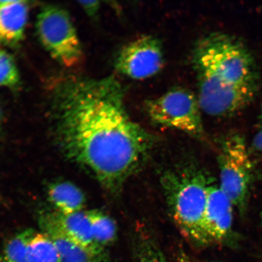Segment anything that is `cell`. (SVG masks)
<instances>
[{"instance_id":"cell-1","label":"cell","mask_w":262,"mask_h":262,"mask_svg":"<svg viewBox=\"0 0 262 262\" xmlns=\"http://www.w3.org/2000/svg\"><path fill=\"white\" fill-rule=\"evenodd\" d=\"M50 107L67 156L89 169L104 187L122 188L147 155L152 137L127 113L114 76H69L55 83Z\"/></svg>"},{"instance_id":"cell-2","label":"cell","mask_w":262,"mask_h":262,"mask_svg":"<svg viewBox=\"0 0 262 262\" xmlns=\"http://www.w3.org/2000/svg\"><path fill=\"white\" fill-rule=\"evenodd\" d=\"M198 100L209 116H233L253 102L260 88L256 61L243 41L221 32L200 39L192 54Z\"/></svg>"},{"instance_id":"cell-3","label":"cell","mask_w":262,"mask_h":262,"mask_svg":"<svg viewBox=\"0 0 262 262\" xmlns=\"http://www.w3.org/2000/svg\"><path fill=\"white\" fill-rule=\"evenodd\" d=\"M170 211L180 230L195 243L204 245L203 232L208 183L194 170L170 172L163 180Z\"/></svg>"},{"instance_id":"cell-4","label":"cell","mask_w":262,"mask_h":262,"mask_svg":"<svg viewBox=\"0 0 262 262\" xmlns=\"http://www.w3.org/2000/svg\"><path fill=\"white\" fill-rule=\"evenodd\" d=\"M219 163L221 171L219 187L239 211L244 214L254 178V165L242 134L231 133L224 137Z\"/></svg>"},{"instance_id":"cell-5","label":"cell","mask_w":262,"mask_h":262,"mask_svg":"<svg viewBox=\"0 0 262 262\" xmlns=\"http://www.w3.org/2000/svg\"><path fill=\"white\" fill-rule=\"evenodd\" d=\"M36 29L41 44L59 63L71 68L80 63L83 51L67 11L57 6H45L37 16Z\"/></svg>"},{"instance_id":"cell-6","label":"cell","mask_w":262,"mask_h":262,"mask_svg":"<svg viewBox=\"0 0 262 262\" xmlns=\"http://www.w3.org/2000/svg\"><path fill=\"white\" fill-rule=\"evenodd\" d=\"M146 111L156 124L194 136L204 134L198 98L184 88H173L161 96L147 100Z\"/></svg>"},{"instance_id":"cell-7","label":"cell","mask_w":262,"mask_h":262,"mask_svg":"<svg viewBox=\"0 0 262 262\" xmlns=\"http://www.w3.org/2000/svg\"><path fill=\"white\" fill-rule=\"evenodd\" d=\"M163 65L161 42L152 35L143 36L124 45L114 63L118 73L134 80L154 76Z\"/></svg>"},{"instance_id":"cell-8","label":"cell","mask_w":262,"mask_h":262,"mask_svg":"<svg viewBox=\"0 0 262 262\" xmlns=\"http://www.w3.org/2000/svg\"><path fill=\"white\" fill-rule=\"evenodd\" d=\"M233 206L219 186H209L203 224L205 244L222 241L230 233Z\"/></svg>"},{"instance_id":"cell-9","label":"cell","mask_w":262,"mask_h":262,"mask_svg":"<svg viewBox=\"0 0 262 262\" xmlns=\"http://www.w3.org/2000/svg\"><path fill=\"white\" fill-rule=\"evenodd\" d=\"M26 1H0V44L15 47L24 38L28 20Z\"/></svg>"},{"instance_id":"cell-10","label":"cell","mask_w":262,"mask_h":262,"mask_svg":"<svg viewBox=\"0 0 262 262\" xmlns=\"http://www.w3.org/2000/svg\"><path fill=\"white\" fill-rule=\"evenodd\" d=\"M49 216L68 238L91 253L104 257V249L98 247L94 241L88 211H81L71 214L58 212Z\"/></svg>"},{"instance_id":"cell-11","label":"cell","mask_w":262,"mask_h":262,"mask_svg":"<svg viewBox=\"0 0 262 262\" xmlns=\"http://www.w3.org/2000/svg\"><path fill=\"white\" fill-rule=\"evenodd\" d=\"M42 225L45 233L56 245L61 262H103V257L91 253L64 235L52 221L50 216L44 218Z\"/></svg>"},{"instance_id":"cell-12","label":"cell","mask_w":262,"mask_h":262,"mask_svg":"<svg viewBox=\"0 0 262 262\" xmlns=\"http://www.w3.org/2000/svg\"><path fill=\"white\" fill-rule=\"evenodd\" d=\"M49 199L59 212L71 214L81 211L85 204L83 193L70 182H58L52 184L48 189Z\"/></svg>"},{"instance_id":"cell-13","label":"cell","mask_w":262,"mask_h":262,"mask_svg":"<svg viewBox=\"0 0 262 262\" xmlns=\"http://www.w3.org/2000/svg\"><path fill=\"white\" fill-rule=\"evenodd\" d=\"M34 234L28 229L10 239L0 255V262H33L29 244Z\"/></svg>"},{"instance_id":"cell-14","label":"cell","mask_w":262,"mask_h":262,"mask_svg":"<svg viewBox=\"0 0 262 262\" xmlns=\"http://www.w3.org/2000/svg\"><path fill=\"white\" fill-rule=\"evenodd\" d=\"M95 242L101 248L112 243L116 238V223L103 213L98 211H88Z\"/></svg>"},{"instance_id":"cell-15","label":"cell","mask_w":262,"mask_h":262,"mask_svg":"<svg viewBox=\"0 0 262 262\" xmlns=\"http://www.w3.org/2000/svg\"><path fill=\"white\" fill-rule=\"evenodd\" d=\"M29 250L33 262H61L56 245L45 232L35 233L29 244Z\"/></svg>"},{"instance_id":"cell-16","label":"cell","mask_w":262,"mask_h":262,"mask_svg":"<svg viewBox=\"0 0 262 262\" xmlns=\"http://www.w3.org/2000/svg\"><path fill=\"white\" fill-rule=\"evenodd\" d=\"M19 82V72L14 58L0 48V86L13 88Z\"/></svg>"},{"instance_id":"cell-17","label":"cell","mask_w":262,"mask_h":262,"mask_svg":"<svg viewBox=\"0 0 262 262\" xmlns=\"http://www.w3.org/2000/svg\"><path fill=\"white\" fill-rule=\"evenodd\" d=\"M140 243V262H166L165 258L152 242L146 240Z\"/></svg>"},{"instance_id":"cell-18","label":"cell","mask_w":262,"mask_h":262,"mask_svg":"<svg viewBox=\"0 0 262 262\" xmlns=\"http://www.w3.org/2000/svg\"><path fill=\"white\" fill-rule=\"evenodd\" d=\"M253 145L255 149L262 151V105L258 118L257 128L254 137Z\"/></svg>"},{"instance_id":"cell-19","label":"cell","mask_w":262,"mask_h":262,"mask_svg":"<svg viewBox=\"0 0 262 262\" xmlns=\"http://www.w3.org/2000/svg\"><path fill=\"white\" fill-rule=\"evenodd\" d=\"M78 3L86 11L87 14L92 17L96 16L100 8L99 1H81Z\"/></svg>"},{"instance_id":"cell-20","label":"cell","mask_w":262,"mask_h":262,"mask_svg":"<svg viewBox=\"0 0 262 262\" xmlns=\"http://www.w3.org/2000/svg\"><path fill=\"white\" fill-rule=\"evenodd\" d=\"M2 120H3V112H2L1 106H0V126H1V125H2Z\"/></svg>"},{"instance_id":"cell-21","label":"cell","mask_w":262,"mask_h":262,"mask_svg":"<svg viewBox=\"0 0 262 262\" xmlns=\"http://www.w3.org/2000/svg\"><path fill=\"white\" fill-rule=\"evenodd\" d=\"M260 215H261V223H262V212H261Z\"/></svg>"}]
</instances>
